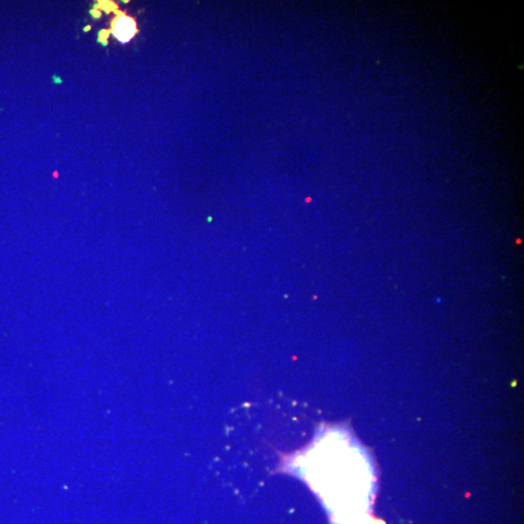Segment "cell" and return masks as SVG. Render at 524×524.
Segmentation results:
<instances>
[{
    "mask_svg": "<svg viewBox=\"0 0 524 524\" xmlns=\"http://www.w3.org/2000/svg\"><path fill=\"white\" fill-rule=\"evenodd\" d=\"M114 36L121 43H128L137 34V25L133 18L125 14L119 15L112 22Z\"/></svg>",
    "mask_w": 524,
    "mask_h": 524,
    "instance_id": "obj_1",
    "label": "cell"
},
{
    "mask_svg": "<svg viewBox=\"0 0 524 524\" xmlns=\"http://www.w3.org/2000/svg\"><path fill=\"white\" fill-rule=\"evenodd\" d=\"M90 14H92V16L93 18H100L101 17V13L98 11V10H93V11H90Z\"/></svg>",
    "mask_w": 524,
    "mask_h": 524,
    "instance_id": "obj_2",
    "label": "cell"
}]
</instances>
